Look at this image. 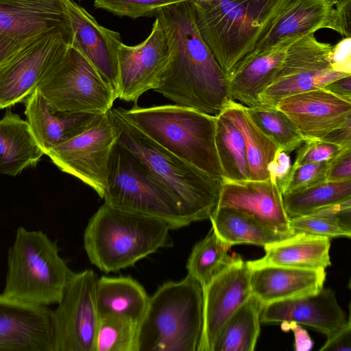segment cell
<instances>
[{"label": "cell", "instance_id": "cell-21", "mask_svg": "<svg viewBox=\"0 0 351 351\" xmlns=\"http://www.w3.org/2000/svg\"><path fill=\"white\" fill-rule=\"evenodd\" d=\"M62 29L72 34L65 0H0V34L25 40Z\"/></svg>", "mask_w": 351, "mask_h": 351}, {"label": "cell", "instance_id": "cell-50", "mask_svg": "<svg viewBox=\"0 0 351 351\" xmlns=\"http://www.w3.org/2000/svg\"><path fill=\"white\" fill-rule=\"evenodd\" d=\"M332 1H340V0H332Z\"/></svg>", "mask_w": 351, "mask_h": 351}, {"label": "cell", "instance_id": "cell-16", "mask_svg": "<svg viewBox=\"0 0 351 351\" xmlns=\"http://www.w3.org/2000/svg\"><path fill=\"white\" fill-rule=\"evenodd\" d=\"M0 351H53V311L1 293Z\"/></svg>", "mask_w": 351, "mask_h": 351}, {"label": "cell", "instance_id": "cell-22", "mask_svg": "<svg viewBox=\"0 0 351 351\" xmlns=\"http://www.w3.org/2000/svg\"><path fill=\"white\" fill-rule=\"evenodd\" d=\"M26 121L45 154L88 129L100 114L59 110L35 90L24 101Z\"/></svg>", "mask_w": 351, "mask_h": 351}, {"label": "cell", "instance_id": "cell-19", "mask_svg": "<svg viewBox=\"0 0 351 351\" xmlns=\"http://www.w3.org/2000/svg\"><path fill=\"white\" fill-rule=\"evenodd\" d=\"M72 29L71 45L93 65L118 95L119 32L106 28L73 0H65ZM118 98V97H117Z\"/></svg>", "mask_w": 351, "mask_h": 351}, {"label": "cell", "instance_id": "cell-33", "mask_svg": "<svg viewBox=\"0 0 351 351\" xmlns=\"http://www.w3.org/2000/svg\"><path fill=\"white\" fill-rule=\"evenodd\" d=\"M289 218L304 216L351 200V180L326 181L282 195Z\"/></svg>", "mask_w": 351, "mask_h": 351}, {"label": "cell", "instance_id": "cell-6", "mask_svg": "<svg viewBox=\"0 0 351 351\" xmlns=\"http://www.w3.org/2000/svg\"><path fill=\"white\" fill-rule=\"evenodd\" d=\"M203 328V289L187 275L149 297L138 326L136 351H197Z\"/></svg>", "mask_w": 351, "mask_h": 351}, {"label": "cell", "instance_id": "cell-18", "mask_svg": "<svg viewBox=\"0 0 351 351\" xmlns=\"http://www.w3.org/2000/svg\"><path fill=\"white\" fill-rule=\"evenodd\" d=\"M217 207L237 210L285 237L294 234L284 207L282 193L269 179H223Z\"/></svg>", "mask_w": 351, "mask_h": 351}, {"label": "cell", "instance_id": "cell-48", "mask_svg": "<svg viewBox=\"0 0 351 351\" xmlns=\"http://www.w3.org/2000/svg\"><path fill=\"white\" fill-rule=\"evenodd\" d=\"M322 88L340 97L351 101V74L333 80Z\"/></svg>", "mask_w": 351, "mask_h": 351}, {"label": "cell", "instance_id": "cell-5", "mask_svg": "<svg viewBox=\"0 0 351 351\" xmlns=\"http://www.w3.org/2000/svg\"><path fill=\"white\" fill-rule=\"evenodd\" d=\"M119 113L159 145L211 177L223 180L215 146L216 117L178 105L141 108Z\"/></svg>", "mask_w": 351, "mask_h": 351}, {"label": "cell", "instance_id": "cell-13", "mask_svg": "<svg viewBox=\"0 0 351 351\" xmlns=\"http://www.w3.org/2000/svg\"><path fill=\"white\" fill-rule=\"evenodd\" d=\"M91 269L73 273L53 311V351H93L99 320Z\"/></svg>", "mask_w": 351, "mask_h": 351}, {"label": "cell", "instance_id": "cell-35", "mask_svg": "<svg viewBox=\"0 0 351 351\" xmlns=\"http://www.w3.org/2000/svg\"><path fill=\"white\" fill-rule=\"evenodd\" d=\"M294 234L326 237H351V200L320 209L310 215L290 218Z\"/></svg>", "mask_w": 351, "mask_h": 351}, {"label": "cell", "instance_id": "cell-40", "mask_svg": "<svg viewBox=\"0 0 351 351\" xmlns=\"http://www.w3.org/2000/svg\"><path fill=\"white\" fill-rule=\"evenodd\" d=\"M297 152L292 167L306 163L328 162L337 156L345 148L324 140H311L304 142Z\"/></svg>", "mask_w": 351, "mask_h": 351}, {"label": "cell", "instance_id": "cell-24", "mask_svg": "<svg viewBox=\"0 0 351 351\" xmlns=\"http://www.w3.org/2000/svg\"><path fill=\"white\" fill-rule=\"evenodd\" d=\"M336 3L332 0H292L252 57L285 40L321 29L340 34Z\"/></svg>", "mask_w": 351, "mask_h": 351}, {"label": "cell", "instance_id": "cell-20", "mask_svg": "<svg viewBox=\"0 0 351 351\" xmlns=\"http://www.w3.org/2000/svg\"><path fill=\"white\" fill-rule=\"evenodd\" d=\"M348 321L335 293L324 288L315 294L266 304L260 315L261 323L294 322L313 328L327 337L343 328Z\"/></svg>", "mask_w": 351, "mask_h": 351}, {"label": "cell", "instance_id": "cell-27", "mask_svg": "<svg viewBox=\"0 0 351 351\" xmlns=\"http://www.w3.org/2000/svg\"><path fill=\"white\" fill-rule=\"evenodd\" d=\"M44 154L27 121L7 110L0 119V173L15 176Z\"/></svg>", "mask_w": 351, "mask_h": 351}, {"label": "cell", "instance_id": "cell-7", "mask_svg": "<svg viewBox=\"0 0 351 351\" xmlns=\"http://www.w3.org/2000/svg\"><path fill=\"white\" fill-rule=\"evenodd\" d=\"M3 294L21 302L58 304L73 272L59 255L56 242L41 230L19 227L8 250Z\"/></svg>", "mask_w": 351, "mask_h": 351}, {"label": "cell", "instance_id": "cell-41", "mask_svg": "<svg viewBox=\"0 0 351 351\" xmlns=\"http://www.w3.org/2000/svg\"><path fill=\"white\" fill-rule=\"evenodd\" d=\"M291 169L292 165L289 152L278 148L267 165V172L269 179L279 188L280 191L290 175Z\"/></svg>", "mask_w": 351, "mask_h": 351}, {"label": "cell", "instance_id": "cell-34", "mask_svg": "<svg viewBox=\"0 0 351 351\" xmlns=\"http://www.w3.org/2000/svg\"><path fill=\"white\" fill-rule=\"evenodd\" d=\"M215 146L223 179H250L243 137L236 125L221 114L216 117Z\"/></svg>", "mask_w": 351, "mask_h": 351}, {"label": "cell", "instance_id": "cell-42", "mask_svg": "<svg viewBox=\"0 0 351 351\" xmlns=\"http://www.w3.org/2000/svg\"><path fill=\"white\" fill-rule=\"evenodd\" d=\"M330 62L333 71L351 74V37H345L332 46Z\"/></svg>", "mask_w": 351, "mask_h": 351}, {"label": "cell", "instance_id": "cell-4", "mask_svg": "<svg viewBox=\"0 0 351 351\" xmlns=\"http://www.w3.org/2000/svg\"><path fill=\"white\" fill-rule=\"evenodd\" d=\"M170 230L160 219L104 203L85 228L84 247L93 265L104 272H114L169 246Z\"/></svg>", "mask_w": 351, "mask_h": 351}, {"label": "cell", "instance_id": "cell-39", "mask_svg": "<svg viewBox=\"0 0 351 351\" xmlns=\"http://www.w3.org/2000/svg\"><path fill=\"white\" fill-rule=\"evenodd\" d=\"M328 166L329 161L292 167L290 175L281 189L282 195L326 182Z\"/></svg>", "mask_w": 351, "mask_h": 351}, {"label": "cell", "instance_id": "cell-10", "mask_svg": "<svg viewBox=\"0 0 351 351\" xmlns=\"http://www.w3.org/2000/svg\"><path fill=\"white\" fill-rule=\"evenodd\" d=\"M72 34L54 29L27 40L0 64V110L25 99L64 56Z\"/></svg>", "mask_w": 351, "mask_h": 351}, {"label": "cell", "instance_id": "cell-37", "mask_svg": "<svg viewBox=\"0 0 351 351\" xmlns=\"http://www.w3.org/2000/svg\"><path fill=\"white\" fill-rule=\"evenodd\" d=\"M138 324L119 315H100L93 351H136Z\"/></svg>", "mask_w": 351, "mask_h": 351}, {"label": "cell", "instance_id": "cell-46", "mask_svg": "<svg viewBox=\"0 0 351 351\" xmlns=\"http://www.w3.org/2000/svg\"><path fill=\"white\" fill-rule=\"evenodd\" d=\"M322 140L337 144L343 148L351 147V119L330 132Z\"/></svg>", "mask_w": 351, "mask_h": 351}, {"label": "cell", "instance_id": "cell-38", "mask_svg": "<svg viewBox=\"0 0 351 351\" xmlns=\"http://www.w3.org/2000/svg\"><path fill=\"white\" fill-rule=\"evenodd\" d=\"M192 0H94L97 8L119 16L138 19L156 16L162 9Z\"/></svg>", "mask_w": 351, "mask_h": 351}, {"label": "cell", "instance_id": "cell-25", "mask_svg": "<svg viewBox=\"0 0 351 351\" xmlns=\"http://www.w3.org/2000/svg\"><path fill=\"white\" fill-rule=\"evenodd\" d=\"M299 38L285 40L239 66L228 77L231 99L246 107L260 106V95L272 83L289 47Z\"/></svg>", "mask_w": 351, "mask_h": 351}, {"label": "cell", "instance_id": "cell-17", "mask_svg": "<svg viewBox=\"0 0 351 351\" xmlns=\"http://www.w3.org/2000/svg\"><path fill=\"white\" fill-rule=\"evenodd\" d=\"M275 107L291 120L304 142L323 139L351 119V101L322 88L284 97Z\"/></svg>", "mask_w": 351, "mask_h": 351}, {"label": "cell", "instance_id": "cell-32", "mask_svg": "<svg viewBox=\"0 0 351 351\" xmlns=\"http://www.w3.org/2000/svg\"><path fill=\"white\" fill-rule=\"evenodd\" d=\"M232 246L221 240L211 228L206 237L197 243L189 257L186 269L189 276L202 288L241 257L229 254Z\"/></svg>", "mask_w": 351, "mask_h": 351}, {"label": "cell", "instance_id": "cell-15", "mask_svg": "<svg viewBox=\"0 0 351 351\" xmlns=\"http://www.w3.org/2000/svg\"><path fill=\"white\" fill-rule=\"evenodd\" d=\"M203 289V328L197 351H212L221 328L251 295L250 268L241 258Z\"/></svg>", "mask_w": 351, "mask_h": 351}, {"label": "cell", "instance_id": "cell-28", "mask_svg": "<svg viewBox=\"0 0 351 351\" xmlns=\"http://www.w3.org/2000/svg\"><path fill=\"white\" fill-rule=\"evenodd\" d=\"M95 297L99 315H115L139 324L149 296L143 287L130 276L97 278Z\"/></svg>", "mask_w": 351, "mask_h": 351}, {"label": "cell", "instance_id": "cell-12", "mask_svg": "<svg viewBox=\"0 0 351 351\" xmlns=\"http://www.w3.org/2000/svg\"><path fill=\"white\" fill-rule=\"evenodd\" d=\"M330 43L319 41L315 33L295 40L288 49L284 62L269 86L260 95L261 105L275 107L282 98L323 88L348 75L332 70Z\"/></svg>", "mask_w": 351, "mask_h": 351}, {"label": "cell", "instance_id": "cell-14", "mask_svg": "<svg viewBox=\"0 0 351 351\" xmlns=\"http://www.w3.org/2000/svg\"><path fill=\"white\" fill-rule=\"evenodd\" d=\"M169 56L166 34L156 16L150 34L142 43L134 46L122 43L119 47L117 97L136 104L144 93L155 88Z\"/></svg>", "mask_w": 351, "mask_h": 351}, {"label": "cell", "instance_id": "cell-11", "mask_svg": "<svg viewBox=\"0 0 351 351\" xmlns=\"http://www.w3.org/2000/svg\"><path fill=\"white\" fill-rule=\"evenodd\" d=\"M118 138V129L108 112L47 155L61 171L82 180L103 198L111 154Z\"/></svg>", "mask_w": 351, "mask_h": 351}, {"label": "cell", "instance_id": "cell-1", "mask_svg": "<svg viewBox=\"0 0 351 351\" xmlns=\"http://www.w3.org/2000/svg\"><path fill=\"white\" fill-rule=\"evenodd\" d=\"M193 1L155 16L164 27L169 56L154 90L176 105L217 117L232 100L229 80L199 32Z\"/></svg>", "mask_w": 351, "mask_h": 351}, {"label": "cell", "instance_id": "cell-2", "mask_svg": "<svg viewBox=\"0 0 351 351\" xmlns=\"http://www.w3.org/2000/svg\"><path fill=\"white\" fill-rule=\"evenodd\" d=\"M291 1H193L199 32L228 77L252 58Z\"/></svg>", "mask_w": 351, "mask_h": 351}, {"label": "cell", "instance_id": "cell-44", "mask_svg": "<svg viewBox=\"0 0 351 351\" xmlns=\"http://www.w3.org/2000/svg\"><path fill=\"white\" fill-rule=\"evenodd\" d=\"M320 351H350L351 350V321L348 317L347 324L332 336L327 337L326 342Z\"/></svg>", "mask_w": 351, "mask_h": 351}, {"label": "cell", "instance_id": "cell-8", "mask_svg": "<svg viewBox=\"0 0 351 351\" xmlns=\"http://www.w3.org/2000/svg\"><path fill=\"white\" fill-rule=\"evenodd\" d=\"M104 203L160 219L172 230L190 225L178 201L118 141L111 154Z\"/></svg>", "mask_w": 351, "mask_h": 351}, {"label": "cell", "instance_id": "cell-45", "mask_svg": "<svg viewBox=\"0 0 351 351\" xmlns=\"http://www.w3.org/2000/svg\"><path fill=\"white\" fill-rule=\"evenodd\" d=\"M281 328L283 330L287 331L291 330L294 334V349L296 351L310 350L313 346L312 341L308 333L302 328L298 324L294 322H282Z\"/></svg>", "mask_w": 351, "mask_h": 351}, {"label": "cell", "instance_id": "cell-23", "mask_svg": "<svg viewBox=\"0 0 351 351\" xmlns=\"http://www.w3.org/2000/svg\"><path fill=\"white\" fill-rule=\"evenodd\" d=\"M249 267L251 293L264 306L315 294L324 288L326 279L325 269L269 265Z\"/></svg>", "mask_w": 351, "mask_h": 351}, {"label": "cell", "instance_id": "cell-47", "mask_svg": "<svg viewBox=\"0 0 351 351\" xmlns=\"http://www.w3.org/2000/svg\"><path fill=\"white\" fill-rule=\"evenodd\" d=\"M337 10L341 35L344 37H351V0H340L335 4Z\"/></svg>", "mask_w": 351, "mask_h": 351}, {"label": "cell", "instance_id": "cell-31", "mask_svg": "<svg viewBox=\"0 0 351 351\" xmlns=\"http://www.w3.org/2000/svg\"><path fill=\"white\" fill-rule=\"evenodd\" d=\"M263 303L253 294L227 320L212 351H252L260 334Z\"/></svg>", "mask_w": 351, "mask_h": 351}, {"label": "cell", "instance_id": "cell-49", "mask_svg": "<svg viewBox=\"0 0 351 351\" xmlns=\"http://www.w3.org/2000/svg\"><path fill=\"white\" fill-rule=\"evenodd\" d=\"M25 40L13 39L0 34V64L18 49Z\"/></svg>", "mask_w": 351, "mask_h": 351}, {"label": "cell", "instance_id": "cell-29", "mask_svg": "<svg viewBox=\"0 0 351 351\" xmlns=\"http://www.w3.org/2000/svg\"><path fill=\"white\" fill-rule=\"evenodd\" d=\"M221 114L230 120L243 137L250 180L269 179L267 165L277 152L278 146L254 123L246 107L241 104L230 100Z\"/></svg>", "mask_w": 351, "mask_h": 351}, {"label": "cell", "instance_id": "cell-9", "mask_svg": "<svg viewBox=\"0 0 351 351\" xmlns=\"http://www.w3.org/2000/svg\"><path fill=\"white\" fill-rule=\"evenodd\" d=\"M36 90L53 108L69 112L103 114L117 99L113 88L71 45Z\"/></svg>", "mask_w": 351, "mask_h": 351}, {"label": "cell", "instance_id": "cell-30", "mask_svg": "<svg viewBox=\"0 0 351 351\" xmlns=\"http://www.w3.org/2000/svg\"><path fill=\"white\" fill-rule=\"evenodd\" d=\"M209 219L217 237L230 246L252 244L264 247L287 238L231 208L216 207Z\"/></svg>", "mask_w": 351, "mask_h": 351}, {"label": "cell", "instance_id": "cell-3", "mask_svg": "<svg viewBox=\"0 0 351 351\" xmlns=\"http://www.w3.org/2000/svg\"><path fill=\"white\" fill-rule=\"evenodd\" d=\"M119 131L118 143L128 150L179 202L192 221L209 219L217 206L222 180L211 177L169 152L117 111H108Z\"/></svg>", "mask_w": 351, "mask_h": 351}, {"label": "cell", "instance_id": "cell-36", "mask_svg": "<svg viewBox=\"0 0 351 351\" xmlns=\"http://www.w3.org/2000/svg\"><path fill=\"white\" fill-rule=\"evenodd\" d=\"M246 110L254 123L278 148L289 153L304 143L291 120L277 108L260 105L246 107Z\"/></svg>", "mask_w": 351, "mask_h": 351}, {"label": "cell", "instance_id": "cell-43", "mask_svg": "<svg viewBox=\"0 0 351 351\" xmlns=\"http://www.w3.org/2000/svg\"><path fill=\"white\" fill-rule=\"evenodd\" d=\"M351 180V147L345 148L329 161L326 181Z\"/></svg>", "mask_w": 351, "mask_h": 351}, {"label": "cell", "instance_id": "cell-26", "mask_svg": "<svg viewBox=\"0 0 351 351\" xmlns=\"http://www.w3.org/2000/svg\"><path fill=\"white\" fill-rule=\"evenodd\" d=\"M330 247L328 238L298 233L264 246L265 256L247 263L250 266L269 265L326 269L331 265Z\"/></svg>", "mask_w": 351, "mask_h": 351}]
</instances>
